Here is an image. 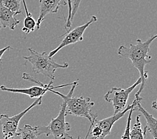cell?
Wrapping results in <instances>:
<instances>
[{
    "label": "cell",
    "mask_w": 157,
    "mask_h": 139,
    "mask_svg": "<svg viewBox=\"0 0 157 139\" xmlns=\"http://www.w3.org/2000/svg\"><path fill=\"white\" fill-rule=\"evenodd\" d=\"M142 100H143V98H142L140 96L135 98V99L133 101V102L131 104H129L128 106L125 109H124L122 111L118 112V113L114 114L113 116H110V117L104 118L102 120H100V121H97L96 120L93 125L99 127L100 129L102 130V135H101V137H100L99 139H104L105 137L108 136V135H110L112 129H113L115 122H117L119 119H121L122 116L126 114V112L129 111L132 108L135 106L137 102H141Z\"/></svg>",
    "instance_id": "cell-9"
},
{
    "label": "cell",
    "mask_w": 157,
    "mask_h": 139,
    "mask_svg": "<svg viewBox=\"0 0 157 139\" xmlns=\"http://www.w3.org/2000/svg\"><path fill=\"white\" fill-rule=\"evenodd\" d=\"M36 28V21L34 20L32 16H25L24 21V27L21 30L26 34H28L30 32L35 31Z\"/></svg>",
    "instance_id": "cell-16"
},
{
    "label": "cell",
    "mask_w": 157,
    "mask_h": 139,
    "mask_svg": "<svg viewBox=\"0 0 157 139\" xmlns=\"http://www.w3.org/2000/svg\"><path fill=\"white\" fill-rule=\"evenodd\" d=\"M42 97L38 98L24 110L13 116H9L6 114L0 115V125L2 126L3 139H15L16 137L17 131L19 129L18 126L21 119L32 108L42 104Z\"/></svg>",
    "instance_id": "cell-6"
},
{
    "label": "cell",
    "mask_w": 157,
    "mask_h": 139,
    "mask_svg": "<svg viewBox=\"0 0 157 139\" xmlns=\"http://www.w3.org/2000/svg\"><path fill=\"white\" fill-rule=\"evenodd\" d=\"M16 137H19V139H39V135L37 133L35 127L31 125H25L22 129H18Z\"/></svg>",
    "instance_id": "cell-13"
},
{
    "label": "cell",
    "mask_w": 157,
    "mask_h": 139,
    "mask_svg": "<svg viewBox=\"0 0 157 139\" xmlns=\"http://www.w3.org/2000/svg\"><path fill=\"white\" fill-rule=\"evenodd\" d=\"M66 102L63 100L60 105L58 115L52 118L48 126H36L35 129L39 135L45 134L47 137L53 136L54 139H73V137L68 134L71 125L66 121Z\"/></svg>",
    "instance_id": "cell-4"
},
{
    "label": "cell",
    "mask_w": 157,
    "mask_h": 139,
    "mask_svg": "<svg viewBox=\"0 0 157 139\" xmlns=\"http://www.w3.org/2000/svg\"><path fill=\"white\" fill-rule=\"evenodd\" d=\"M135 107V106H134ZM134 107L132 108L130 110L129 114L128 116V118H127V121H126V129L124 132V134L121 137V139H130V123H131L132 121V115L133 112L134 110Z\"/></svg>",
    "instance_id": "cell-17"
},
{
    "label": "cell",
    "mask_w": 157,
    "mask_h": 139,
    "mask_svg": "<svg viewBox=\"0 0 157 139\" xmlns=\"http://www.w3.org/2000/svg\"><path fill=\"white\" fill-rule=\"evenodd\" d=\"M82 0H74L72 3V14H71V18H70V23L72 25L73 20L76 14L78 12V10L79 8V6L80 5V3Z\"/></svg>",
    "instance_id": "cell-19"
},
{
    "label": "cell",
    "mask_w": 157,
    "mask_h": 139,
    "mask_svg": "<svg viewBox=\"0 0 157 139\" xmlns=\"http://www.w3.org/2000/svg\"><path fill=\"white\" fill-rule=\"evenodd\" d=\"M67 6V0H40L39 16L36 21V29L40 28L44 18L50 14H56L61 6Z\"/></svg>",
    "instance_id": "cell-10"
},
{
    "label": "cell",
    "mask_w": 157,
    "mask_h": 139,
    "mask_svg": "<svg viewBox=\"0 0 157 139\" xmlns=\"http://www.w3.org/2000/svg\"><path fill=\"white\" fill-rule=\"evenodd\" d=\"M21 0H0V4L13 12L21 14L20 10V3Z\"/></svg>",
    "instance_id": "cell-15"
},
{
    "label": "cell",
    "mask_w": 157,
    "mask_h": 139,
    "mask_svg": "<svg viewBox=\"0 0 157 139\" xmlns=\"http://www.w3.org/2000/svg\"><path fill=\"white\" fill-rule=\"evenodd\" d=\"M78 139H81L80 138V137H78ZM82 139H87V138H82ZM91 139H98V138H91Z\"/></svg>",
    "instance_id": "cell-21"
},
{
    "label": "cell",
    "mask_w": 157,
    "mask_h": 139,
    "mask_svg": "<svg viewBox=\"0 0 157 139\" xmlns=\"http://www.w3.org/2000/svg\"><path fill=\"white\" fill-rule=\"evenodd\" d=\"M10 49H12V47H11L10 46H6L5 48H3L2 49H0V62L2 61V56L3 55L5 54V52L8 51L9 50H10Z\"/></svg>",
    "instance_id": "cell-20"
},
{
    "label": "cell",
    "mask_w": 157,
    "mask_h": 139,
    "mask_svg": "<svg viewBox=\"0 0 157 139\" xmlns=\"http://www.w3.org/2000/svg\"><path fill=\"white\" fill-rule=\"evenodd\" d=\"M19 13L13 12L6 7L0 4V24L1 27L9 28L14 30L17 25L20 23V20L16 19V16Z\"/></svg>",
    "instance_id": "cell-11"
},
{
    "label": "cell",
    "mask_w": 157,
    "mask_h": 139,
    "mask_svg": "<svg viewBox=\"0 0 157 139\" xmlns=\"http://www.w3.org/2000/svg\"><path fill=\"white\" fill-rule=\"evenodd\" d=\"M156 37V35L151 36L145 42L137 39L136 44H130L129 48L121 46L118 50V55L122 58L130 59L132 61L133 66L140 73L141 83L139 89L135 94V98L140 96L145 87L146 81L148 78V71L145 70V66L152 60L151 56L148 55V52L151 44Z\"/></svg>",
    "instance_id": "cell-1"
},
{
    "label": "cell",
    "mask_w": 157,
    "mask_h": 139,
    "mask_svg": "<svg viewBox=\"0 0 157 139\" xmlns=\"http://www.w3.org/2000/svg\"><path fill=\"white\" fill-rule=\"evenodd\" d=\"M136 110L141 112V114L143 115L146 121H147V125H146L144 129H146V131H148V133H149V137H148L147 139H157L156 119L152 115L149 113L147 110H145L141 105L140 102H137L135 107H134V110Z\"/></svg>",
    "instance_id": "cell-12"
},
{
    "label": "cell",
    "mask_w": 157,
    "mask_h": 139,
    "mask_svg": "<svg viewBox=\"0 0 157 139\" xmlns=\"http://www.w3.org/2000/svg\"><path fill=\"white\" fill-rule=\"evenodd\" d=\"M140 115H138L136 123L134 124L132 129L130 131V139H144L146 129H142V125L140 121Z\"/></svg>",
    "instance_id": "cell-14"
},
{
    "label": "cell",
    "mask_w": 157,
    "mask_h": 139,
    "mask_svg": "<svg viewBox=\"0 0 157 139\" xmlns=\"http://www.w3.org/2000/svg\"><path fill=\"white\" fill-rule=\"evenodd\" d=\"M28 51L29 55L24 56L23 58L25 60V65L28 62L32 66V72L38 74H42L43 76L49 78L52 81L55 79V72L58 69L68 68V63L58 64L54 60L50 57L46 52H38L32 48H29Z\"/></svg>",
    "instance_id": "cell-3"
},
{
    "label": "cell",
    "mask_w": 157,
    "mask_h": 139,
    "mask_svg": "<svg viewBox=\"0 0 157 139\" xmlns=\"http://www.w3.org/2000/svg\"><path fill=\"white\" fill-rule=\"evenodd\" d=\"M78 85V80L74 81L72 88L67 95H62L61 98L66 102V114L86 118L90 122L91 125L97 120L98 114L92 111L94 103L89 97H74L72 95L74 90Z\"/></svg>",
    "instance_id": "cell-2"
},
{
    "label": "cell",
    "mask_w": 157,
    "mask_h": 139,
    "mask_svg": "<svg viewBox=\"0 0 157 139\" xmlns=\"http://www.w3.org/2000/svg\"><path fill=\"white\" fill-rule=\"evenodd\" d=\"M97 20H98V18L96 17V16H92L86 23H85L84 24L82 25L78 26V27L75 28L74 29H72V30L69 31L68 32H66L64 34L66 35L64 38L62 40L59 46L48 54L50 57H53V56L56 54L59 50H62V48L66 46H70V45L76 44L78 42L83 41V36L86 29L91 24L96 22Z\"/></svg>",
    "instance_id": "cell-8"
},
{
    "label": "cell",
    "mask_w": 157,
    "mask_h": 139,
    "mask_svg": "<svg viewBox=\"0 0 157 139\" xmlns=\"http://www.w3.org/2000/svg\"><path fill=\"white\" fill-rule=\"evenodd\" d=\"M141 80L139 78L136 82L130 86V87L126 89L121 88L113 87L111 90L107 92L104 95V99L107 102H111L113 105L114 109V114L118 113L124 110L127 102H128L129 95H130L134 89L138 86H140Z\"/></svg>",
    "instance_id": "cell-7"
},
{
    "label": "cell",
    "mask_w": 157,
    "mask_h": 139,
    "mask_svg": "<svg viewBox=\"0 0 157 139\" xmlns=\"http://www.w3.org/2000/svg\"><path fill=\"white\" fill-rule=\"evenodd\" d=\"M22 79H24L25 80L33 82V83H36L40 86H32V87L27 88H7L6 87V86L2 85L0 86V89L3 92H7L15 94H21V95H27L30 98H38L40 97H43V96L48 91L51 92L54 89L61 88L68 86H72L74 84V82H73L72 83L54 86H53L54 82L51 81L48 84H44L42 83V82H40L38 80H37L36 78L32 77L29 74L26 73L23 74Z\"/></svg>",
    "instance_id": "cell-5"
},
{
    "label": "cell",
    "mask_w": 157,
    "mask_h": 139,
    "mask_svg": "<svg viewBox=\"0 0 157 139\" xmlns=\"http://www.w3.org/2000/svg\"><path fill=\"white\" fill-rule=\"evenodd\" d=\"M1 28H2V27H1V25H0V29H1Z\"/></svg>",
    "instance_id": "cell-22"
},
{
    "label": "cell",
    "mask_w": 157,
    "mask_h": 139,
    "mask_svg": "<svg viewBox=\"0 0 157 139\" xmlns=\"http://www.w3.org/2000/svg\"><path fill=\"white\" fill-rule=\"evenodd\" d=\"M72 3H73V0H67V5L68 6V16L66 21V25H65L66 32H68L69 31H70L71 26H72V24L70 23V18H71V14H72Z\"/></svg>",
    "instance_id": "cell-18"
}]
</instances>
